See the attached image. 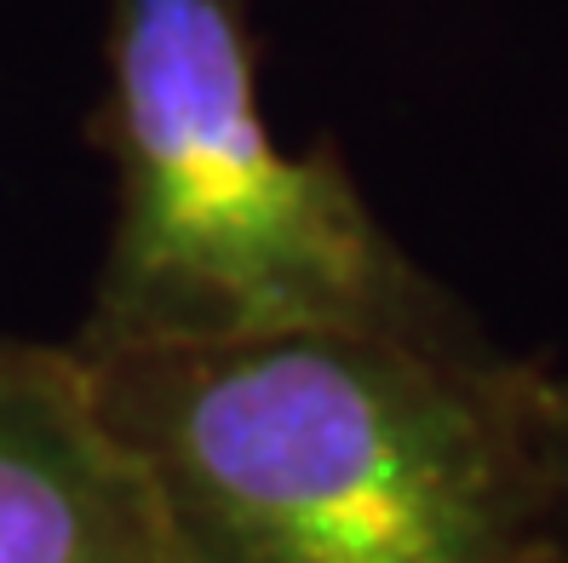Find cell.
I'll list each match as a JSON object with an SVG mask.
<instances>
[{
  "mask_svg": "<svg viewBox=\"0 0 568 563\" xmlns=\"http://www.w3.org/2000/svg\"><path fill=\"white\" fill-rule=\"evenodd\" d=\"M546 535L557 563H568V374L551 380L546 403Z\"/></svg>",
  "mask_w": 568,
  "mask_h": 563,
  "instance_id": "cell-4",
  "label": "cell"
},
{
  "mask_svg": "<svg viewBox=\"0 0 568 563\" xmlns=\"http://www.w3.org/2000/svg\"><path fill=\"white\" fill-rule=\"evenodd\" d=\"M534 563H557V552H546V557H534Z\"/></svg>",
  "mask_w": 568,
  "mask_h": 563,
  "instance_id": "cell-5",
  "label": "cell"
},
{
  "mask_svg": "<svg viewBox=\"0 0 568 563\" xmlns=\"http://www.w3.org/2000/svg\"><path fill=\"white\" fill-rule=\"evenodd\" d=\"M0 563H190L70 340H0Z\"/></svg>",
  "mask_w": 568,
  "mask_h": 563,
  "instance_id": "cell-3",
  "label": "cell"
},
{
  "mask_svg": "<svg viewBox=\"0 0 568 563\" xmlns=\"http://www.w3.org/2000/svg\"><path fill=\"white\" fill-rule=\"evenodd\" d=\"M92 139L115 219L70 334L81 356L293 328L494 340L385 230L339 150L282 144L242 0H110Z\"/></svg>",
  "mask_w": 568,
  "mask_h": 563,
  "instance_id": "cell-2",
  "label": "cell"
},
{
  "mask_svg": "<svg viewBox=\"0 0 568 563\" xmlns=\"http://www.w3.org/2000/svg\"><path fill=\"white\" fill-rule=\"evenodd\" d=\"M190 563H534L551 369L499 340L293 328L87 356Z\"/></svg>",
  "mask_w": 568,
  "mask_h": 563,
  "instance_id": "cell-1",
  "label": "cell"
}]
</instances>
